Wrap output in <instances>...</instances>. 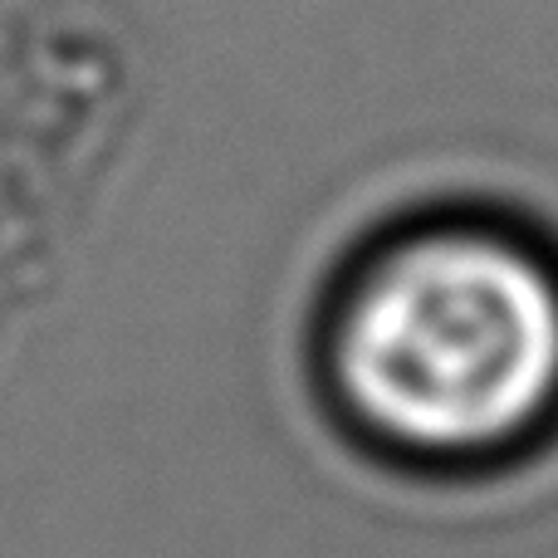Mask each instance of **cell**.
<instances>
[{"label":"cell","instance_id":"1","mask_svg":"<svg viewBox=\"0 0 558 558\" xmlns=\"http://www.w3.org/2000/svg\"><path fill=\"white\" fill-rule=\"evenodd\" d=\"M333 422L432 490L558 451V226L495 192H432L343 260L318 333Z\"/></svg>","mask_w":558,"mask_h":558}]
</instances>
